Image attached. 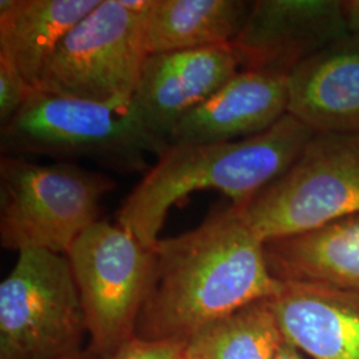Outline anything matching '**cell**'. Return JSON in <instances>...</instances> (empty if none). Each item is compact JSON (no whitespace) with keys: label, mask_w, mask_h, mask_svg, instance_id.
<instances>
[{"label":"cell","mask_w":359,"mask_h":359,"mask_svg":"<svg viewBox=\"0 0 359 359\" xmlns=\"http://www.w3.org/2000/svg\"><path fill=\"white\" fill-rule=\"evenodd\" d=\"M265 244L238 209L213 210L194 229L160 238L136 338L188 341L212 322L277 294Z\"/></svg>","instance_id":"cell-1"},{"label":"cell","mask_w":359,"mask_h":359,"mask_svg":"<svg viewBox=\"0 0 359 359\" xmlns=\"http://www.w3.org/2000/svg\"><path fill=\"white\" fill-rule=\"evenodd\" d=\"M313 136L287 114L243 140L170 144L121 204L117 224L152 249L172 206L191 193L215 189L241 208L286 172Z\"/></svg>","instance_id":"cell-2"},{"label":"cell","mask_w":359,"mask_h":359,"mask_svg":"<svg viewBox=\"0 0 359 359\" xmlns=\"http://www.w3.org/2000/svg\"><path fill=\"white\" fill-rule=\"evenodd\" d=\"M169 147L144 128L130 103H96L32 88L0 127L1 156L84 158L117 172H148V156Z\"/></svg>","instance_id":"cell-3"},{"label":"cell","mask_w":359,"mask_h":359,"mask_svg":"<svg viewBox=\"0 0 359 359\" xmlns=\"http://www.w3.org/2000/svg\"><path fill=\"white\" fill-rule=\"evenodd\" d=\"M116 182L103 173L25 157H0V244L16 253L65 255L99 221L100 203Z\"/></svg>","instance_id":"cell-4"},{"label":"cell","mask_w":359,"mask_h":359,"mask_svg":"<svg viewBox=\"0 0 359 359\" xmlns=\"http://www.w3.org/2000/svg\"><path fill=\"white\" fill-rule=\"evenodd\" d=\"M236 209L264 244L359 213V133H314L286 172Z\"/></svg>","instance_id":"cell-5"},{"label":"cell","mask_w":359,"mask_h":359,"mask_svg":"<svg viewBox=\"0 0 359 359\" xmlns=\"http://www.w3.org/2000/svg\"><path fill=\"white\" fill-rule=\"evenodd\" d=\"M152 0H100L63 39L34 88L96 103H130L147 57Z\"/></svg>","instance_id":"cell-6"},{"label":"cell","mask_w":359,"mask_h":359,"mask_svg":"<svg viewBox=\"0 0 359 359\" xmlns=\"http://www.w3.org/2000/svg\"><path fill=\"white\" fill-rule=\"evenodd\" d=\"M88 335L69 261L25 250L0 283V359H57Z\"/></svg>","instance_id":"cell-7"},{"label":"cell","mask_w":359,"mask_h":359,"mask_svg":"<svg viewBox=\"0 0 359 359\" xmlns=\"http://www.w3.org/2000/svg\"><path fill=\"white\" fill-rule=\"evenodd\" d=\"M86 316L90 350L102 359L136 337L152 274V249L118 224L99 219L67 253Z\"/></svg>","instance_id":"cell-8"},{"label":"cell","mask_w":359,"mask_h":359,"mask_svg":"<svg viewBox=\"0 0 359 359\" xmlns=\"http://www.w3.org/2000/svg\"><path fill=\"white\" fill-rule=\"evenodd\" d=\"M347 34L341 0H257L231 47L243 71L289 76Z\"/></svg>","instance_id":"cell-9"},{"label":"cell","mask_w":359,"mask_h":359,"mask_svg":"<svg viewBox=\"0 0 359 359\" xmlns=\"http://www.w3.org/2000/svg\"><path fill=\"white\" fill-rule=\"evenodd\" d=\"M240 68L231 43L147 55L130 104L144 128L169 145L180 120L221 90Z\"/></svg>","instance_id":"cell-10"},{"label":"cell","mask_w":359,"mask_h":359,"mask_svg":"<svg viewBox=\"0 0 359 359\" xmlns=\"http://www.w3.org/2000/svg\"><path fill=\"white\" fill-rule=\"evenodd\" d=\"M289 108L287 76L240 71L221 90L184 116L170 144L226 142L271 128Z\"/></svg>","instance_id":"cell-11"},{"label":"cell","mask_w":359,"mask_h":359,"mask_svg":"<svg viewBox=\"0 0 359 359\" xmlns=\"http://www.w3.org/2000/svg\"><path fill=\"white\" fill-rule=\"evenodd\" d=\"M269 304L283 337L311 359H359V292L283 283Z\"/></svg>","instance_id":"cell-12"},{"label":"cell","mask_w":359,"mask_h":359,"mask_svg":"<svg viewBox=\"0 0 359 359\" xmlns=\"http://www.w3.org/2000/svg\"><path fill=\"white\" fill-rule=\"evenodd\" d=\"M289 108L314 133H359V34H347L287 76Z\"/></svg>","instance_id":"cell-13"},{"label":"cell","mask_w":359,"mask_h":359,"mask_svg":"<svg viewBox=\"0 0 359 359\" xmlns=\"http://www.w3.org/2000/svg\"><path fill=\"white\" fill-rule=\"evenodd\" d=\"M270 273L281 283L359 292V213L316 231L265 243Z\"/></svg>","instance_id":"cell-14"},{"label":"cell","mask_w":359,"mask_h":359,"mask_svg":"<svg viewBox=\"0 0 359 359\" xmlns=\"http://www.w3.org/2000/svg\"><path fill=\"white\" fill-rule=\"evenodd\" d=\"M100 0H1L0 56L35 87L69 31Z\"/></svg>","instance_id":"cell-15"},{"label":"cell","mask_w":359,"mask_h":359,"mask_svg":"<svg viewBox=\"0 0 359 359\" xmlns=\"http://www.w3.org/2000/svg\"><path fill=\"white\" fill-rule=\"evenodd\" d=\"M249 8L241 0H152L144 28L147 53L231 44Z\"/></svg>","instance_id":"cell-16"},{"label":"cell","mask_w":359,"mask_h":359,"mask_svg":"<svg viewBox=\"0 0 359 359\" xmlns=\"http://www.w3.org/2000/svg\"><path fill=\"white\" fill-rule=\"evenodd\" d=\"M285 341L268 298L208 325L187 341L182 355L188 359H276Z\"/></svg>","instance_id":"cell-17"},{"label":"cell","mask_w":359,"mask_h":359,"mask_svg":"<svg viewBox=\"0 0 359 359\" xmlns=\"http://www.w3.org/2000/svg\"><path fill=\"white\" fill-rule=\"evenodd\" d=\"M32 88L15 65L0 56V127L22 111Z\"/></svg>","instance_id":"cell-18"},{"label":"cell","mask_w":359,"mask_h":359,"mask_svg":"<svg viewBox=\"0 0 359 359\" xmlns=\"http://www.w3.org/2000/svg\"><path fill=\"white\" fill-rule=\"evenodd\" d=\"M185 344V341H147L135 337L112 359H179Z\"/></svg>","instance_id":"cell-19"},{"label":"cell","mask_w":359,"mask_h":359,"mask_svg":"<svg viewBox=\"0 0 359 359\" xmlns=\"http://www.w3.org/2000/svg\"><path fill=\"white\" fill-rule=\"evenodd\" d=\"M344 13L350 34H359V0L344 1Z\"/></svg>","instance_id":"cell-20"},{"label":"cell","mask_w":359,"mask_h":359,"mask_svg":"<svg viewBox=\"0 0 359 359\" xmlns=\"http://www.w3.org/2000/svg\"><path fill=\"white\" fill-rule=\"evenodd\" d=\"M276 359H305L304 358V355H302V353L297 348V347L293 346L290 342H287V341H285L283 342V346L281 348L278 350V353H277V355H276Z\"/></svg>","instance_id":"cell-21"},{"label":"cell","mask_w":359,"mask_h":359,"mask_svg":"<svg viewBox=\"0 0 359 359\" xmlns=\"http://www.w3.org/2000/svg\"><path fill=\"white\" fill-rule=\"evenodd\" d=\"M57 359H102L99 355H96L92 350H90V347H84V348H81V350H79V351H75V353H72V354H68V355H65V357H62V358Z\"/></svg>","instance_id":"cell-22"},{"label":"cell","mask_w":359,"mask_h":359,"mask_svg":"<svg viewBox=\"0 0 359 359\" xmlns=\"http://www.w3.org/2000/svg\"><path fill=\"white\" fill-rule=\"evenodd\" d=\"M179 359H188V358H185V357H184V355H181V357H180Z\"/></svg>","instance_id":"cell-23"}]
</instances>
